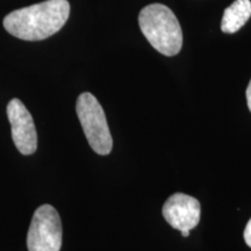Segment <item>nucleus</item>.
<instances>
[{"label": "nucleus", "instance_id": "1", "mask_svg": "<svg viewBox=\"0 0 251 251\" xmlns=\"http://www.w3.org/2000/svg\"><path fill=\"white\" fill-rule=\"evenodd\" d=\"M70 15L68 0H46L11 12L4 19L5 29L25 41H42L64 26Z\"/></svg>", "mask_w": 251, "mask_h": 251}, {"label": "nucleus", "instance_id": "2", "mask_svg": "<svg viewBox=\"0 0 251 251\" xmlns=\"http://www.w3.org/2000/svg\"><path fill=\"white\" fill-rule=\"evenodd\" d=\"M141 31L157 51L164 56L179 54L183 47V31L179 21L168 6L151 4L141 9Z\"/></svg>", "mask_w": 251, "mask_h": 251}, {"label": "nucleus", "instance_id": "3", "mask_svg": "<svg viewBox=\"0 0 251 251\" xmlns=\"http://www.w3.org/2000/svg\"><path fill=\"white\" fill-rule=\"evenodd\" d=\"M76 111L90 147L98 155L106 156L112 151L113 140L105 112L98 100L89 92L77 99Z\"/></svg>", "mask_w": 251, "mask_h": 251}, {"label": "nucleus", "instance_id": "4", "mask_svg": "<svg viewBox=\"0 0 251 251\" xmlns=\"http://www.w3.org/2000/svg\"><path fill=\"white\" fill-rule=\"evenodd\" d=\"M62 222L52 206L42 205L34 212L27 234L29 251H59L62 247Z\"/></svg>", "mask_w": 251, "mask_h": 251}, {"label": "nucleus", "instance_id": "5", "mask_svg": "<svg viewBox=\"0 0 251 251\" xmlns=\"http://www.w3.org/2000/svg\"><path fill=\"white\" fill-rule=\"evenodd\" d=\"M7 118L12 128V139L25 156L33 155L37 149V133L29 111L20 99H12L7 105Z\"/></svg>", "mask_w": 251, "mask_h": 251}, {"label": "nucleus", "instance_id": "6", "mask_svg": "<svg viewBox=\"0 0 251 251\" xmlns=\"http://www.w3.org/2000/svg\"><path fill=\"white\" fill-rule=\"evenodd\" d=\"M162 213L172 228L188 237L191 229L196 228L200 221V202L187 194L176 193L166 200Z\"/></svg>", "mask_w": 251, "mask_h": 251}, {"label": "nucleus", "instance_id": "7", "mask_svg": "<svg viewBox=\"0 0 251 251\" xmlns=\"http://www.w3.org/2000/svg\"><path fill=\"white\" fill-rule=\"evenodd\" d=\"M251 17L250 0H235L225 9L221 21V30L226 34H234L248 23Z\"/></svg>", "mask_w": 251, "mask_h": 251}, {"label": "nucleus", "instance_id": "8", "mask_svg": "<svg viewBox=\"0 0 251 251\" xmlns=\"http://www.w3.org/2000/svg\"><path fill=\"white\" fill-rule=\"evenodd\" d=\"M243 235H244V241H246L248 247L251 248V219L247 224V227H246V229H244Z\"/></svg>", "mask_w": 251, "mask_h": 251}, {"label": "nucleus", "instance_id": "9", "mask_svg": "<svg viewBox=\"0 0 251 251\" xmlns=\"http://www.w3.org/2000/svg\"><path fill=\"white\" fill-rule=\"evenodd\" d=\"M247 101H248V107H249L250 112H251V80H250L249 85H248V89H247Z\"/></svg>", "mask_w": 251, "mask_h": 251}]
</instances>
